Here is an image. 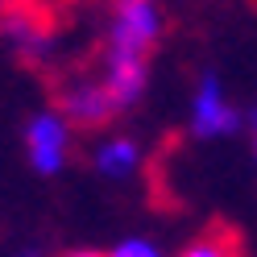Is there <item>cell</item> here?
Instances as JSON below:
<instances>
[{"label": "cell", "instance_id": "7", "mask_svg": "<svg viewBox=\"0 0 257 257\" xmlns=\"http://www.w3.org/2000/svg\"><path fill=\"white\" fill-rule=\"evenodd\" d=\"M137 166H141L137 141H128V137H104L100 146H95V170L108 174V179H128Z\"/></svg>", "mask_w": 257, "mask_h": 257}, {"label": "cell", "instance_id": "11", "mask_svg": "<svg viewBox=\"0 0 257 257\" xmlns=\"http://www.w3.org/2000/svg\"><path fill=\"white\" fill-rule=\"evenodd\" d=\"M13 5H25V0H0V9H13Z\"/></svg>", "mask_w": 257, "mask_h": 257}, {"label": "cell", "instance_id": "10", "mask_svg": "<svg viewBox=\"0 0 257 257\" xmlns=\"http://www.w3.org/2000/svg\"><path fill=\"white\" fill-rule=\"evenodd\" d=\"M67 257H104V253H95V249H75V253H67Z\"/></svg>", "mask_w": 257, "mask_h": 257}, {"label": "cell", "instance_id": "12", "mask_svg": "<svg viewBox=\"0 0 257 257\" xmlns=\"http://www.w3.org/2000/svg\"><path fill=\"white\" fill-rule=\"evenodd\" d=\"M253 150H257V112H253Z\"/></svg>", "mask_w": 257, "mask_h": 257}, {"label": "cell", "instance_id": "6", "mask_svg": "<svg viewBox=\"0 0 257 257\" xmlns=\"http://www.w3.org/2000/svg\"><path fill=\"white\" fill-rule=\"evenodd\" d=\"M0 34L17 46L21 54H42L46 42H50V25H46L38 13H34V5L25 0V5L5 9V17H0Z\"/></svg>", "mask_w": 257, "mask_h": 257}, {"label": "cell", "instance_id": "3", "mask_svg": "<svg viewBox=\"0 0 257 257\" xmlns=\"http://www.w3.org/2000/svg\"><path fill=\"white\" fill-rule=\"evenodd\" d=\"M25 154L38 174H58L71 154V124L58 112H38L25 124Z\"/></svg>", "mask_w": 257, "mask_h": 257}, {"label": "cell", "instance_id": "8", "mask_svg": "<svg viewBox=\"0 0 257 257\" xmlns=\"http://www.w3.org/2000/svg\"><path fill=\"white\" fill-rule=\"evenodd\" d=\"M179 257H240V245H236L232 228H207L199 240H191Z\"/></svg>", "mask_w": 257, "mask_h": 257}, {"label": "cell", "instance_id": "4", "mask_svg": "<svg viewBox=\"0 0 257 257\" xmlns=\"http://www.w3.org/2000/svg\"><path fill=\"white\" fill-rule=\"evenodd\" d=\"M58 104H62L58 116L67 124H79V128H100V124H108L112 116H116V104L108 100L104 83H91V79L67 83L58 91Z\"/></svg>", "mask_w": 257, "mask_h": 257}, {"label": "cell", "instance_id": "13", "mask_svg": "<svg viewBox=\"0 0 257 257\" xmlns=\"http://www.w3.org/2000/svg\"><path fill=\"white\" fill-rule=\"evenodd\" d=\"M25 257H34V253H25Z\"/></svg>", "mask_w": 257, "mask_h": 257}, {"label": "cell", "instance_id": "9", "mask_svg": "<svg viewBox=\"0 0 257 257\" xmlns=\"http://www.w3.org/2000/svg\"><path fill=\"white\" fill-rule=\"evenodd\" d=\"M104 257H162V249L150 245V240H141V236H128V240H120V245L112 253H104Z\"/></svg>", "mask_w": 257, "mask_h": 257}, {"label": "cell", "instance_id": "1", "mask_svg": "<svg viewBox=\"0 0 257 257\" xmlns=\"http://www.w3.org/2000/svg\"><path fill=\"white\" fill-rule=\"evenodd\" d=\"M158 34L162 13L154 0H116L108 21V58H150Z\"/></svg>", "mask_w": 257, "mask_h": 257}, {"label": "cell", "instance_id": "2", "mask_svg": "<svg viewBox=\"0 0 257 257\" xmlns=\"http://www.w3.org/2000/svg\"><path fill=\"white\" fill-rule=\"evenodd\" d=\"M240 128V112L228 104V95H224V83L203 71L195 95H191V133L195 137H228Z\"/></svg>", "mask_w": 257, "mask_h": 257}, {"label": "cell", "instance_id": "5", "mask_svg": "<svg viewBox=\"0 0 257 257\" xmlns=\"http://www.w3.org/2000/svg\"><path fill=\"white\" fill-rule=\"evenodd\" d=\"M104 91L108 100L120 108H133L141 95H146V83H150V67L146 58H108V71H104Z\"/></svg>", "mask_w": 257, "mask_h": 257}]
</instances>
